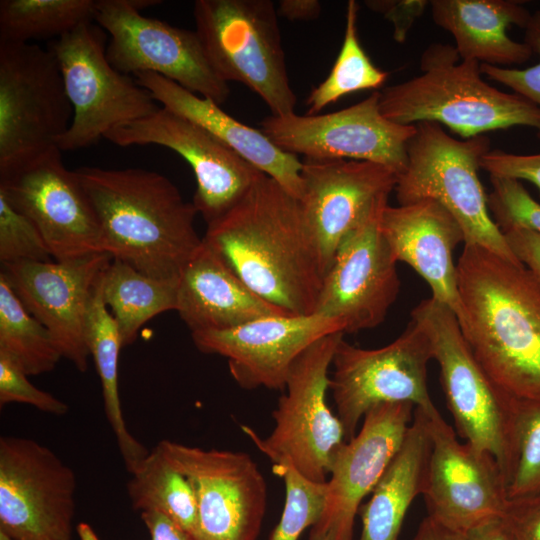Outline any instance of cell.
Returning <instances> with one entry per match:
<instances>
[{"label": "cell", "instance_id": "obj_32", "mask_svg": "<svg viewBox=\"0 0 540 540\" xmlns=\"http://www.w3.org/2000/svg\"><path fill=\"white\" fill-rule=\"evenodd\" d=\"M95 0H1L0 43H28L95 22Z\"/></svg>", "mask_w": 540, "mask_h": 540}, {"label": "cell", "instance_id": "obj_6", "mask_svg": "<svg viewBox=\"0 0 540 540\" xmlns=\"http://www.w3.org/2000/svg\"><path fill=\"white\" fill-rule=\"evenodd\" d=\"M196 32L216 73L256 93L272 115L294 113L278 13L271 0H197Z\"/></svg>", "mask_w": 540, "mask_h": 540}, {"label": "cell", "instance_id": "obj_44", "mask_svg": "<svg viewBox=\"0 0 540 540\" xmlns=\"http://www.w3.org/2000/svg\"><path fill=\"white\" fill-rule=\"evenodd\" d=\"M516 258L540 283V234L521 228L503 232Z\"/></svg>", "mask_w": 540, "mask_h": 540}, {"label": "cell", "instance_id": "obj_46", "mask_svg": "<svg viewBox=\"0 0 540 540\" xmlns=\"http://www.w3.org/2000/svg\"><path fill=\"white\" fill-rule=\"evenodd\" d=\"M460 540H515L503 517L486 520L461 534Z\"/></svg>", "mask_w": 540, "mask_h": 540}, {"label": "cell", "instance_id": "obj_16", "mask_svg": "<svg viewBox=\"0 0 540 540\" xmlns=\"http://www.w3.org/2000/svg\"><path fill=\"white\" fill-rule=\"evenodd\" d=\"M388 198L378 199L343 239L323 278L315 313L339 320L344 333L380 325L399 295L398 261L379 225Z\"/></svg>", "mask_w": 540, "mask_h": 540}, {"label": "cell", "instance_id": "obj_45", "mask_svg": "<svg viewBox=\"0 0 540 540\" xmlns=\"http://www.w3.org/2000/svg\"><path fill=\"white\" fill-rule=\"evenodd\" d=\"M141 519L150 532L151 540H193L181 526L161 512L143 511Z\"/></svg>", "mask_w": 540, "mask_h": 540}, {"label": "cell", "instance_id": "obj_4", "mask_svg": "<svg viewBox=\"0 0 540 540\" xmlns=\"http://www.w3.org/2000/svg\"><path fill=\"white\" fill-rule=\"evenodd\" d=\"M422 73L380 92V110L402 125L427 121L464 139L488 131L526 126L540 137V108L482 78L480 63L461 60L454 46L434 43L422 53Z\"/></svg>", "mask_w": 540, "mask_h": 540}, {"label": "cell", "instance_id": "obj_23", "mask_svg": "<svg viewBox=\"0 0 540 540\" xmlns=\"http://www.w3.org/2000/svg\"><path fill=\"white\" fill-rule=\"evenodd\" d=\"M302 164L299 201L326 274L340 243L378 199L394 191L398 174L368 161L305 159Z\"/></svg>", "mask_w": 540, "mask_h": 540}, {"label": "cell", "instance_id": "obj_40", "mask_svg": "<svg viewBox=\"0 0 540 540\" xmlns=\"http://www.w3.org/2000/svg\"><path fill=\"white\" fill-rule=\"evenodd\" d=\"M9 357L0 353V405L25 403L54 415H64L68 405L52 394L38 389Z\"/></svg>", "mask_w": 540, "mask_h": 540}, {"label": "cell", "instance_id": "obj_25", "mask_svg": "<svg viewBox=\"0 0 540 540\" xmlns=\"http://www.w3.org/2000/svg\"><path fill=\"white\" fill-rule=\"evenodd\" d=\"M137 83L155 101L198 124L235 151L259 171L277 181L298 200L302 196V162L298 156L274 144L260 129L252 128L220 108L213 100L199 96L174 81L151 72L138 73Z\"/></svg>", "mask_w": 540, "mask_h": 540}, {"label": "cell", "instance_id": "obj_27", "mask_svg": "<svg viewBox=\"0 0 540 540\" xmlns=\"http://www.w3.org/2000/svg\"><path fill=\"white\" fill-rule=\"evenodd\" d=\"M436 25L455 40L461 60L499 67L528 61L533 51L525 42L511 39L510 25L525 28L531 12L513 0H431Z\"/></svg>", "mask_w": 540, "mask_h": 540}, {"label": "cell", "instance_id": "obj_8", "mask_svg": "<svg viewBox=\"0 0 540 540\" xmlns=\"http://www.w3.org/2000/svg\"><path fill=\"white\" fill-rule=\"evenodd\" d=\"M343 332L322 337L292 364L272 413L275 426L261 438L252 428L243 432L273 463L289 462L306 479L325 483L338 449L346 442L344 427L328 404L329 368Z\"/></svg>", "mask_w": 540, "mask_h": 540}, {"label": "cell", "instance_id": "obj_49", "mask_svg": "<svg viewBox=\"0 0 540 540\" xmlns=\"http://www.w3.org/2000/svg\"><path fill=\"white\" fill-rule=\"evenodd\" d=\"M77 531L81 540H99L92 528L86 523H80Z\"/></svg>", "mask_w": 540, "mask_h": 540}, {"label": "cell", "instance_id": "obj_50", "mask_svg": "<svg viewBox=\"0 0 540 540\" xmlns=\"http://www.w3.org/2000/svg\"><path fill=\"white\" fill-rule=\"evenodd\" d=\"M0 540H14L10 536H8L5 532L0 530Z\"/></svg>", "mask_w": 540, "mask_h": 540}, {"label": "cell", "instance_id": "obj_7", "mask_svg": "<svg viewBox=\"0 0 540 540\" xmlns=\"http://www.w3.org/2000/svg\"><path fill=\"white\" fill-rule=\"evenodd\" d=\"M411 319L430 339L457 433L475 449L495 458L507 484L512 461L513 400L478 363L448 307L430 297L412 310Z\"/></svg>", "mask_w": 540, "mask_h": 540}, {"label": "cell", "instance_id": "obj_3", "mask_svg": "<svg viewBox=\"0 0 540 540\" xmlns=\"http://www.w3.org/2000/svg\"><path fill=\"white\" fill-rule=\"evenodd\" d=\"M98 218L103 249L144 275L178 281L203 242L198 214L166 176L141 168L74 170Z\"/></svg>", "mask_w": 540, "mask_h": 540}, {"label": "cell", "instance_id": "obj_18", "mask_svg": "<svg viewBox=\"0 0 540 540\" xmlns=\"http://www.w3.org/2000/svg\"><path fill=\"white\" fill-rule=\"evenodd\" d=\"M425 416L430 453L422 495L428 516L459 534L503 517L506 484L495 458L460 442L439 411Z\"/></svg>", "mask_w": 540, "mask_h": 540}, {"label": "cell", "instance_id": "obj_22", "mask_svg": "<svg viewBox=\"0 0 540 540\" xmlns=\"http://www.w3.org/2000/svg\"><path fill=\"white\" fill-rule=\"evenodd\" d=\"M335 332L344 333L339 320L312 313L269 316L191 335L199 351L228 360L230 374L242 388L284 390L295 360L317 340Z\"/></svg>", "mask_w": 540, "mask_h": 540}, {"label": "cell", "instance_id": "obj_20", "mask_svg": "<svg viewBox=\"0 0 540 540\" xmlns=\"http://www.w3.org/2000/svg\"><path fill=\"white\" fill-rule=\"evenodd\" d=\"M105 139L122 147L160 145L182 156L196 179L193 204L207 225L227 213L264 174L207 130L165 107L113 128Z\"/></svg>", "mask_w": 540, "mask_h": 540}, {"label": "cell", "instance_id": "obj_48", "mask_svg": "<svg viewBox=\"0 0 540 540\" xmlns=\"http://www.w3.org/2000/svg\"><path fill=\"white\" fill-rule=\"evenodd\" d=\"M461 534L452 532L427 516L422 520L413 540H460Z\"/></svg>", "mask_w": 540, "mask_h": 540}, {"label": "cell", "instance_id": "obj_34", "mask_svg": "<svg viewBox=\"0 0 540 540\" xmlns=\"http://www.w3.org/2000/svg\"><path fill=\"white\" fill-rule=\"evenodd\" d=\"M358 8L356 1H348L341 49L326 79L312 89L306 100L309 115L318 114L348 94L378 89L388 78V73L373 64L360 43L357 32Z\"/></svg>", "mask_w": 540, "mask_h": 540}, {"label": "cell", "instance_id": "obj_29", "mask_svg": "<svg viewBox=\"0 0 540 540\" xmlns=\"http://www.w3.org/2000/svg\"><path fill=\"white\" fill-rule=\"evenodd\" d=\"M86 340L101 381L107 420L131 474L150 452L130 434L124 420L118 389V358L123 342L118 325L104 302L102 281L88 310Z\"/></svg>", "mask_w": 540, "mask_h": 540}, {"label": "cell", "instance_id": "obj_39", "mask_svg": "<svg viewBox=\"0 0 540 540\" xmlns=\"http://www.w3.org/2000/svg\"><path fill=\"white\" fill-rule=\"evenodd\" d=\"M524 30V42L540 56V9L531 13ZM480 70L540 108V60L525 69L480 64Z\"/></svg>", "mask_w": 540, "mask_h": 540}, {"label": "cell", "instance_id": "obj_36", "mask_svg": "<svg viewBox=\"0 0 540 540\" xmlns=\"http://www.w3.org/2000/svg\"><path fill=\"white\" fill-rule=\"evenodd\" d=\"M273 470L284 480L286 497L281 518L269 540H298L322 515L326 482L306 479L287 461L273 463Z\"/></svg>", "mask_w": 540, "mask_h": 540}, {"label": "cell", "instance_id": "obj_38", "mask_svg": "<svg viewBox=\"0 0 540 540\" xmlns=\"http://www.w3.org/2000/svg\"><path fill=\"white\" fill-rule=\"evenodd\" d=\"M51 253L35 224L0 192V262H47Z\"/></svg>", "mask_w": 540, "mask_h": 540}, {"label": "cell", "instance_id": "obj_15", "mask_svg": "<svg viewBox=\"0 0 540 540\" xmlns=\"http://www.w3.org/2000/svg\"><path fill=\"white\" fill-rule=\"evenodd\" d=\"M380 92L342 110L314 115L267 116L260 130L279 148L312 160H355L385 165L398 175L407 162V144L416 125L387 119Z\"/></svg>", "mask_w": 540, "mask_h": 540}, {"label": "cell", "instance_id": "obj_1", "mask_svg": "<svg viewBox=\"0 0 540 540\" xmlns=\"http://www.w3.org/2000/svg\"><path fill=\"white\" fill-rule=\"evenodd\" d=\"M203 241L257 295L291 315L315 313L325 271L300 201L262 174Z\"/></svg>", "mask_w": 540, "mask_h": 540}, {"label": "cell", "instance_id": "obj_26", "mask_svg": "<svg viewBox=\"0 0 540 540\" xmlns=\"http://www.w3.org/2000/svg\"><path fill=\"white\" fill-rule=\"evenodd\" d=\"M175 311L191 333L288 314L251 290L204 241L181 272Z\"/></svg>", "mask_w": 540, "mask_h": 540}, {"label": "cell", "instance_id": "obj_9", "mask_svg": "<svg viewBox=\"0 0 540 540\" xmlns=\"http://www.w3.org/2000/svg\"><path fill=\"white\" fill-rule=\"evenodd\" d=\"M107 44L105 31L89 22L48 46L58 60L73 107L71 125L57 142L61 151L92 146L113 128L150 116L160 108L136 79L110 64Z\"/></svg>", "mask_w": 540, "mask_h": 540}, {"label": "cell", "instance_id": "obj_14", "mask_svg": "<svg viewBox=\"0 0 540 540\" xmlns=\"http://www.w3.org/2000/svg\"><path fill=\"white\" fill-rule=\"evenodd\" d=\"M190 482L198 508L195 540H256L266 509L265 479L244 452L170 440L155 447Z\"/></svg>", "mask_w": 540, "mask_h": 540}, {"label": "cell", "instance_id": "obj_37", "mask_svg": "<svg viewBox=\"0 0 540 540\" xmlns=\"http://www.w3.org/2000/svg\"><path fill=\"white\" fill-rule=\"evenodd\" d=\"M487 194L490 214L502 232L521 228L540 234V203L522 182L508 177L490 176Z\"/></svg>", "mask_w": 540, "mask_h": 540}, {"label": "cell", "instance_id": "obj_21", "mask_svg": "<svg viewBox=\"0 0 540 540\" xmlns=\"http://www.w3.org/2000/svg\"><path fill=\"white\" fill-rule=\"evenodd\" d=\"M410 402L383 403L363 417L360 430L336 452L326 482V500L310 540H353L363 499L390 465L414 417Z\"/></svg>", "mask_w": 540, "mask_h": 540}, {"label": "cell", "instance_id": "obj_2", "mask_svg": "<svg viewBox=\"0 0 540 540\" xmlns=\"http://www.w3.org/2000/svg\"><path fill=\"white\" fill-rule=\"evenodd\" d=\"M473 355L494 384L515 401L540 402V283L523 264L464 244L456 263Z\"/></svg>", "mask_w": 540, "mask_h": 540}, {"label": "cell", "instance_id": "obj_13", "mask_svg": "<svg viewBox=\"0 0 540 540\" xmlns=\"http://www.w3.org/2000/svg\"><path fill=\"white\" fill-rule=\"evenodd\" d=\"M76 476L51 449L0 438V530L14 540H71Z\"/></svg>", "mask_w": 540, "mask_h": 540}, {"label": "cell", "instance_id": "obj_28", "mask_svg": "<svg viewBox=\"0 0 540 540\" xmlns=\"http://www.w3.org/2000/svg\"><path fill=\"white\" fill-rule=\"evenodd\" d=\"M430 453L425 413L415 408L401 448L359 508L360 540H398L413 500L422 495Z\"/></svg>", "mask_w": 540, "mask_h": 540}, {"label": "cell", "instance_id": "obj_35", "mask_svg": "<svg viewBox=\"0 0 540 540\" xmlns=\"http://www.w3.org/2000/svg\"><path fill=\"white\" fill-rule=\"evenodd\" d=\"M512 461L508 500L540 491V402L513 400Z\"/></svg>", "mask_w": 540, "mask_h": 540}, {"label": "cell", "instance_id": "obj_11", "mask_svg": "<svg viewBox=\"0 0 540 540\" xmlns=\"http://www.w3.org/2000/svg\"><path fill=\"white\" fill-rule=\"evenodd\" d=\"M158 0H97L95 23L110 35L106 56L126 75L151 72L221 105L229 83L216 73L196 31L146 17Z\"/></svg>", "mask_w": 540, "mask_h": 540}, {"label": "cell", "instance_id": "obj_43", "mask_svg": "<svg viewBox=\"0 0 540 540\" xmlns=\"http://www.w3.org/2000/svg\"><path fill=\"white\" fill-rule=\"evenodd\" d=\"M503 518L515 540H540V491L508 500Z\"/></svg>", "mask_w": 540, "mask_h": 540}, {"label": "cell", "instance_id": "obj_30", "mask_svg": "<svg viewBox=\"0 0 540 540\" xmlns=\"http://www.w3.org/2000/svg\"><path fill=\"white\" fill-rule=\"evenodd\" d=\"M178 281L149 277L113 258L102 278V296L123 342L132 344L141 327L156 315L176 310Z\"/></svg>", "mask_w": 540, "mask_h": 540}, {"label": "cell", "instance_id": "obj_47", "mask_svg": "<svg viewBox=\"0 0 540 540\" xmlns=\"http://www.w3.org/2000/svg\"><path fill=\"white\" fill-rule=\"evenodd\" d=\"M321 12L318 0H281L278 2V15L290 21H310Z\"/></svg>", "mask_w": 540, "mask_h": 540}, {"label": "cell", "instance_id": "obj_19", "mask_svg": "<svg viewBox=\"0 0 540 540\" xmlns=\"http://www.w3.org/2000/svg\"><path fill=\"white\" fill-rule=\"evenodd\" d=\"M112 260L107 252H95L61 261L1 264L0 275L50 332L62 358L81 372L87 370L90 356L88 310Z\"/></svg>", "mask_w": 540, "mask_h": 540}, {"label": "cell", "instance_id": "obj_10", "mask_svg": "<svg viewBox=\"0 0 540 540\" xmlns=\"http://www.w3.org/2000/svg\"><path fill=\"white\" fill-rule=\"evenodd\" d=\"M73 119L55 54L0 43V175L57 147Z\"/></svg>", "mask_w": 540, "mask_h": 540}, {"label": "cell", "instance_id": "obj_24", "mask_svg": "<svg viewBox=\"0 0 540 540\" xmlns=\"http://www.w3.org/2000/svg\"><path fill=\"white\" fill-rule=\"evenodd\" d=\"M380 230L397 261L408 264L428 284L432 298L448 307L460 323L464 310L453 252L464 244L463 231L439 202L422 199L383 208Z\"/></svg>", "mask_w": 540, "mask_h": 540}, {"label": "cell", "instance_id": "obj_51", "mask_svg": "<svg viewBox=\"0 0 540 540\" xmlns=\"http://www.w3.org/2000/svg\"><path fill=\"white\" fill-rule=\"evenodd\" d=\"M322 540H329V539H328V538H324V539H322Z\"/></svg>", "mask_w": 540, "mask_h": 540}, {"label": "cell", "instance_id": "obj_42", "mask_svg": "<svg viewBox=\"0 0 540 540\" xmlns=\"http://www.w3.org/2000/svg\"><path fill=\"white\" fill-rule=\"evenodd\" d=\"M371 11L383 15L393 24V38L404 43L408 33L418 18L425 12L430 1L426 0H367L364 2Z\"/></svg>", "mask_w": 540, "mask_h": 540}, {"label": "cell", "instance_id": "obj_17", "mask_svg": "<svg viewBox=\"0 0 540 540\" xmlns=\"http://www.w3.org/2000/svg\"><path fill=\"white\" fill-rule=\"evenodd\" d=\"M58 147L0 175V192L40 231L56 261L105 252L94 208Z\"/></svg>", "mask_w": 540, "mask_h": 540}, {"label": "cell", "instance_id": "obj_5", "mask_svg": "<svg viewBox=\"0 0 540 540\" xmlns=\"http://www.w3.org/2000/svg\"><path fill=\"white\" fill-rule=\"evenodd\" d=\"M407 144V162L394 188L399 205L433 199L460 225L464 244L487 249L522 264L494 222L479 178L482 157L490 140L480 135L457 140L434 122H419Z\"/></svg>", "mask_w": 540, "mask_h": 540}, {"label": "cell", "instance_id": "obj_41", "mask_svg": "<svg viewBox=\"0 0 540 540\" xmlns=\"http://www.w3.org/2000/svg\"><path fill=\"white\" fill-rule=\"evenodd\" d=\"M480 167L490 176L526 180L540 192V153L522 155L490 150L482 157Z\"/></svg>", "mask_w": 540, "mask_h": 540}, {"label": "cell", "instance_id": "obj_31", "mask_svg": "<svg viewBox=\"0 0 540 540\" xmlns=\"http://www.w3.org/2000/svg\"><path fill=\"white\" fill-rule=\"evenodd\" d=\"M127 490L134 509L165 514L195 540L198 508L193 488L155 447L131 473Z\"/></svg>", "mask_w": 540, "mask_h": 540}, {"label": "cell", "instance_id": "obj_12", "mask_svg": "<svg viewBox=\"0 0 540 540\" xmlns=\"http://www.w3.org/2000/svg\"><path fill=\"white\" fill-rule=\"evenodd\" d=\"M433 359L430 339L413 319L391 343L376 349L338 344L329 389L346 441L357 433L364 415L383 403L410 402L425 414L437 410L427 387V366Z\"/></svg>", "mask_w": 540, "mask_h": 540}, {"label": "cell", "instance_id": "obj_33", "mask_svg": "<svg viewBox=\"0 0 540 540\" xmlns=\"http://www.w3.org/2000/svg\"><path fill=\"white\" fill-rule=\"evenodd\" d=\"M0 353L28 376L52 371L62 358L50 332L26 310L1 275Z\"/></svg>", "mask_w": 540, "mask_h": 540}]
</instances>
